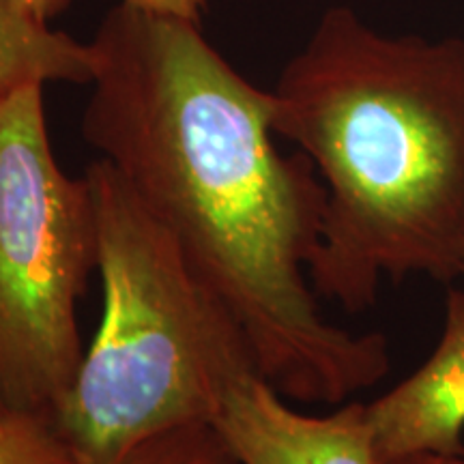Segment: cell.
<instances>
[{
    "label": "cell",
    "mask_w": 464,
    "mask_h": 464,
    "mask_svg": "<svg viewBox=\"0 0 464 464\" xmlns=\"http://www.w3.org/2000/svg\"><path fill=\"white\" fill-rule=\"evenodd\" d=\"M0 464H78L45 417L7 411L0 415Z\"/></svg>",
    "instance_id": "9"
},
{
    "label": "cell",
    "mask_w": 464,
    "mask_h": 464,
    "mask_svg": "<svg viewBox=\"0 0 464 464\" xmlns=\"http://www.w3.org/2000/svg\"><path fill=\"white\" fill-rule=\"evenodd\" d=\"M213 423L243 464H379L363 402L305 415L260 374L232 387Z\"/></svg>",
    "instance_id": "5"
},
{
    "label": "cell",
    "mask_w": 464,
    "mask_h": 464,
    "mask_svg": "<svg viewBox=\"0 0 464 464\" xmlns=\"http://www.w3.org/2000/svg\"><path fill=\"white\" fill-rule=\"evenodd\" d=\"M82 136L177 237L246 329L284 398L344 404L390 374L382 334L318 307L310 269L327 189L274 142V92L237 72L200 24L119 3L95 37Z\"/></svg>",
    "instance_id": "1"
},
{
    "label": "cell",
    "mask_w": 464,
    "mask_h": 464,
    "mask_svg": "<svg viewBox=\"0 0 464 464\" xmlns=\"http://www.w3.org/2000/svg\"><path fill=\"white\" fill-rule=\"evenodd\" d=\"M114 464H243L213 421L168 428L144 439Z\"/></svg>",
    "instance_id": "8"
},
{
    "label": "cell",
    "mask_w": 464,
    "mask_h": 464,
    "mask_svg": "<svg viewBox=\"0 0 464 464\" xmlns=\"http://www.w3.org/2000/svg\"><path fill=\"white\" fill-rule=\"evenodd\" d=\"M97 266L86 177L56 164L44 86L0 100V398L54 420L84 351L78 301Z\"/></svg>",
    "instance_id": "4"
},
{
    "label": "cell",
    "mask_w": 464,
    "mask_h": 464,
    "mask_svg": "<svg viewBox=\"0 0 464 464\" xmlns=\"http://www.w3.org/2000/svg\"><path fill=\"white\" fill-rule=\"evenodd\" d=\"M458 280H464V249H462V256H460V274H458Z\"/></svg>",
    "instance_id": "13"
},
{
    "label": "cell",
    "mask_w": 464,
    "mask_h": 464,
    "mask_svg": "<svg viewBox=\"0 0 464 464\" xmlns=\"http://www.w3.org/2000/svg\"><path fill=\"white\" fill-rule=\"evenodd\" d=\"M387 464H464V451L454 456H439V454H420L400 458V460L387 462Z\"/></svg>",
    "instance_id": "12"
},
{
    "label": "cell",
    "mask_w": 464,
    "mask_h": 464,
    "mask_svg": "<svg viewBox=\"0 0 464 464\" xmlns=\"http://www.w3.org/2000/svg\"><path fill=\"white\" fill-rule=\"evenodd\" d=\"M91 80L89 44L50 28L20 0H0V100L33 84Z\"/></svg>",
    "instance_id": "7"
},
{
    "label": "cell",
    "mask_w": 464,
    "mask_h": 464,
    "mask_svg": "<svg viewBox=\"0 0 464 464\" xmlns=\"http://www.w3.org/2000/svg\"><path fill=\"white\" fill-rule=\"evenodd\" d=\"M121 3L144 14L172 17V20L191 22V24H200V17L207 7V0H121Z\"/></svg>",
    "instance_id": "10"
},
{
    "label": "cell",
    "mask_w": 464,
    "mask_h": 464,
    "mask_svg": "<svg viewBox=\"0 0 464 464\" xmlns=\"http://www.w3.org/2000/svg\"><path fill=\"white\" fill-rule=\"evenodd\" d=\"M379 464L464 451V288L445 295L430 357L393 390L365 404Z\"/></svg>",
    "instance_id": "6"
},
{
    "label": "cell",
    "mask_w": 464,
    "mask_h": 464,
    "mask_svg": "<svg viewBox=\"0 0 464 464\" xmlns=\"http://www.w3.org/2000/svg\"><path fill=\"white\" fill-rule=\"evenodd\" d=\"M7 411H11V409H9L7 404H5V400L0 398V415H5V413H7Z\"/></svg>",
    "instance_id": "14"
},
{
    "label": "cell",
    "mask_w": 464,
    "mask_h": 464,
    "mask_svg": "<svg viewBox=\"0 0 464 464\" xmlns=\"http://www.w3.org/2000/svg\"><path fill=\"white\" fill-rule=\"evenodd\" d=\"M274 92V131L327 189L310 276L351 314L385 277L451 284L464 249V39L387 34L324 11Z\"/></svg>",
    "instance_id": "2"
},
{
    "label": "cell",
    "mask_w": 464,
    "mask_h": 464,
    "mask_svg": "<svg viewBox=\"0 0 464 464\" xmlns=\"http://www.w3.org/2000/svg\"><path fill=\"white\" fill-rule=\"evenodd\" d=\"M20 3L24 5L33 15H37L39 20L45 22V24H50L56 15H61L63 11L69 7L72 0H20Z\"/></svg>",
    "instance_id": "11"
},
{
    "label": "cell",
    "mask_w": 464,
    "mask_h": 464,
    "mask_svg": "<svg viewBox=\"0 0 464 464\" xmlns=\"http://www.w3.org/2000/svg\"><path fill=\"white\" fill-rule=\"evenodd\" d=\"M84 177L103 314L52 421L78 464H114L161 430L213 421L260 372L239 318L172 230L106 160Z\"/></svg>",
    "instance_id": "3"
}]
</instances>
